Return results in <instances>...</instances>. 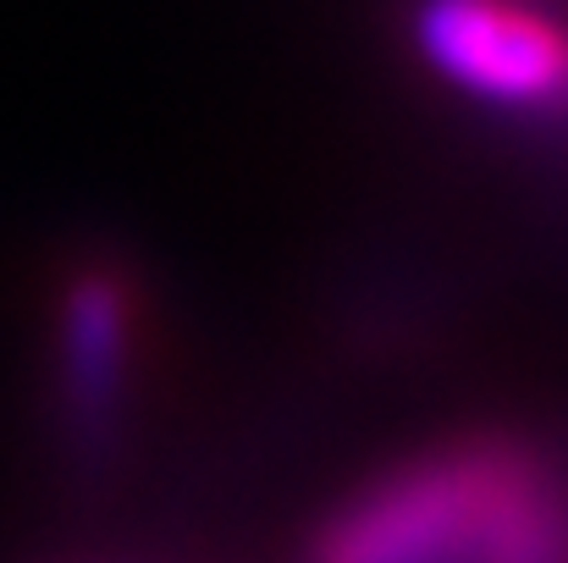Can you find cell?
I'll list each match as a JSON object with an SVG mask.
<instances>
[{"instance_id": "3957f363", "label": "cell", "mask_w": 568, "mask_h": 563, "mask_svg": "<svg viewBox=\"0 0 568 563\" xmlns=\"http://www.w3.org/2000/svg\"><path fill=\"white\" fill-rule=\"evenodd\" d=\"M133 360V299L111 271L72 277L61 299V409L83 453H105Z\"/></svg>"}, {"instance_id": "6da1fadb", "label": "cell", "mask_w": 568, "mask_h": 563, "mask_svg": "<svg viewBox=\"0 0 568 563\" xmlns=\"http://www.w3.org/2000/svg\"><path fill=\"white\" fill-rule=\"evenodd\" d=\"M315 563H568V503L536 459L453 448L365 486Z\"/></svg>"}, {"instance_id": "7a4b0ae2", "label": "cell", "mask_w": 568, "mask_h": 563, "mask_svg": "<svg viewBox=\"0 0 568 563\" xmlns=\"http://www.w3.org/2000/svg\"><path fill=\"white\" fill-rule=\"evenodd\" d=\"M414 44L480 105L525 117L568 111V17L541 0H419Z\"/></svg>"}]
</instances>
